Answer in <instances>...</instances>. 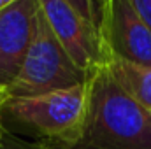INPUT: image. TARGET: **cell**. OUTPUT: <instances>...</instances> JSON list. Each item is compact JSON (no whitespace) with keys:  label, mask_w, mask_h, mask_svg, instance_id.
I'll use <instances>...</instances> for the list:
<instances>
[{"label":"cell","mask_w":151,"mask_h":149,"mask_svg":"<svg viewBox=\"0 0 151 149\" xmlns=\"http://www.w3.org/2000/svg\"><path fill=\"white\" fill-rule=\"evenodd\" d=\"M67 149H151V112L132 100L102 67L88 81L83 128Z\"/></svg>","instance_id":"cell-1"},{"label":"cell","mask_w":151,"mask_h":149,"mask_svg":"<svg viewBox=\"0 0 151 149\" xmlns=\"http://www.w3.org/2000/svg\"><path fill=\"white\" fill-rule=\"evenodd\" d=\"M7 98V93L5 91H0V133H2V105Z\"/></svg>","instance_id":"cell-10"},{"label":"cell","mask_w":151,"mask_h":149,"mask_svg":"<svg viewBox=\"0 0 151 149\" xmlns=\"http://www.w3.org/2000/svg\"><path fill=\"white\" fill-rule=\"evenodd\" d=\"M0 149H53L46 142H39V140H28L25 137L14 135L11 132H7L5 128H2L0 133Z\"/></svg>","instance_id":"cell-8"},{"label":"cell","mask_w":151,"mask_h":149,"mask_svg":"<svg viewBox=\"0 0 151 149\" xmlns=\"http://www.w3.org/2000/svg\"><path fill=\"white\" fill-rule=\"evenodd\" d=\"M91 75L77 69L51 30L44 11L37 5L34 35L18 77L7 90L9 98L39 97L88 82Z\"/></svg>","instance_id":"cell-3"},{"label":"cell","mask_w":151,"mask_h":149,"mask_svg":"<svg viewBox=\"0 0 151 149\" xmlns=\"http://www.w3.org/2000/svg\"><path fill=\"white\" fill-rule=\"evenodd\" d=\"M11 2H12V0H0V11H4V9H5Z\"/></svg>","instance_id":"cell-11"},{"label":"cell","mask_w":151,"mask_h":149,"mask_svg":"<svg viewBox=\"0 0 151 149\" xmlns=\"http://www.w3.org/2000/svg\"><path fill=\"white\" fill-rule=\"evenodd\" d=\"M132 5L151 32V0H132Z\"/></svg>","instance_id":"cell-9"},{"label":"cell","mask_w":151,"mask_h":149,"mask_svg":"<svg viewBox=\"0 0 151 149\" xmlns=\"http://www.w3.org/2000/svg\"><path fill=\"white\" fill-rule=\"evenodd\" d=\"M46 19L77 69L91 75L107 65L102 32L81 18L65 0H39Z\"/></svg>","instance_id":"cell-4"},{"label":"cell","mask_w":151,"mask_h":149,"mask_svg":"<svg viewBox=\"0 0 151 149\" xmlns=\"http://www.w3.org/2000/svg\"><path fill=\"white\" fill-rule=\"evenodd\" d=\"M86 105L88 82L39 97H7L2 105V128L53 149H67L81 133Z\"/></svg>","instance_id":"cell-2"},{"label":"cell","mask_w":151,"mask_h":149,"mask_svg":"<svg viewBox=\"0 0 151 149\" xmlns=\"http://www.w3.org/2000/svg\"><path fill=\"white\" fill-rule=\"evenodd\" d=\"M39 0H12L0 11V91L11 88L27 58Z\"/></svg>","instance_id":"cell-6"},{"label":"cell","mask_w":151,"mask_h":149,"mask_svg":"<svg viewBox=\"0 0 151 149\" xmlns=\"http://www.w3.org/2000/svg\"><path fill=\"white\" fill-rule=\"evenodd\" d=\"M106 67L116 84L132 100L151 112V67H141L121 60H111Z\"/></svg>","instance_id":"cell-7"},{"label":"cell","mask_w":151,"mask_h":149,"mask_svg":"<svg viewBox=\"0 0 151 149\" xmlns=\"http://www.w3.org/2000/svg\"><path fill=\"white\" fill-rule=\"evenodd\" d=\"M102 39L107 63L121 60L151 67V32L134 9L132 0H106Z\"/></svg>","instance_id":"cell-5"}]
</instances>
